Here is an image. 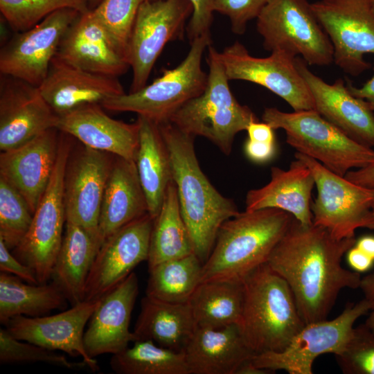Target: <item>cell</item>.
<instances>
[{
    "label": "cell",
    "instance_id": "6da1fadb",
    "mask_svg": "<svg viewBox=\"0 0 374 374\" xmlns=\"http://www.w3.org/2000/svg\"><path fill=\"white\" fill-rule=\"evenodd\" d=\"M355 238L337 240L324 228L294 217L267 265L287 282L305 324L327 319L340 291L359 287V273L341 260Z\"/></svg>",
    "mask_w": 374,
    "mask_h": 374
},
{
    "label": "cell",
    "instance_id": "7a4b0ae2",
    "mask_svg": "<svg viewBox=\"0 0 374 374\" xmlns=\"http://www.w3.org/2000/svg\"><path fill=\"white\" fill-rule=\"evenodd\" d=\"M159 127L170 154L172 179L194 253L204 264L222 224L240 212L233 200L220 194L202 170L195 152V136L170 121Z\"/></svg>",
    "mask_w": 374,
    "mask_h": 374
},
{
    "label": "cell",
    "instance_id": "3957f363",
    "mask_svg": "<svg viewBox=\"0 0 374 374\" xmlns=\"http://www.w3.org/2000/svg\"><path fill=\"white\" fill-rule=\"evenodd\" d=\"M292 218L286 211L268 208L240 212L224 222L203 264L200 283L242 282L253 270L267 262Z\"/></svg>",
    "mask_w": 374,
    "mask_h": 374
},
{
    "label": "cell",
    "instance_id": "277c9868",
    "mask_svg": "<svg viewBox=\"0 0 374 374\" xmlns=\"http://www.w3.org/2000/svg\"><path fill=\"white\" fill-rule=\"evenodd\" d=\"M242 284L238 326L246 344L256 355L283 350L305 326L288 284L267 262L249 274Z\"/></svg>",
    "mask_w": 374,
    "mask_h": 374
},
{
    "label": "cell",
    "instance_id": "5b68a950",
    "mask_svg": "<svg viewBox=\"0 0 374 374\" xmlns=\"http://www.w3.org/2000/svg\"><path fill=\"white\" fill-rule=\"evenodd\" d=\"M208 51L205 89L183 105L169 121L186 134L208 139L229 155L235 135L246 131L248 125L258 119L252 110L241 105L232 93L220 53L211 45Z\"/></svg>",
    "mask_w": 374,
    "mask_h": 374
},
{
    "label": "cell",
    "instance_id": "8992f818",
    "mask_svg": "<svg viewBox=\"0 0 374 374\" xmlns=\"http://www.w3.org/2000/svg\"><path fill=\"white\" fill-rule=\"evenodd\" d=\"M262 119L274 130H283L287 143L298 152L340 176L374 161L371 148L350 139L315 109L285 112L266 107Z\"/></svg>",
    "mask_w": 374,
    "mask_h": 374
},
{
    "label": "cell",
    "instance_id": "52a82bcc",
    "mask_svg": "<svg viewBox=\"0 0 374 374\" xmlns=\"http://www.w3.org/2000/svg\"><path fill=\"white\" fill-rule=\"evenodd\" d=\"M211 42V35L192 39L187 55L178 66L165 70L139 90L111 98L100 105L112 112H134L158 125L168 122L183 105L205 89L208 74L202 68V60Z\"/></svg>",
    "mask_w": 374,
    "mask_h": 374
},
{
    "label": "cell",
    "instance_id": "ba28073f",
    "mask_svg": "<svg viewBox=\"0 0 374 374\" xmlns=\"http://www.w3.org/2000/svg\"><path fill=\"white\" fill-rule=\"evenodd\" d=\"M256 28L267 51L300 57L308 65L334 62L332 43L308 0H269Z\"/></svg>",
    "mask_w": 374,
    "mask_h": 374
},
{
    "label": "cell",
    "instance_id": "9c48e42d",
    "mask_svg": "<svg viewBox=\"0 0 374 374\" xmlns=\"http://www.w3.org/2000/svg\"><path fill=\"white\" fill-rule=\"evenodd\" d=\"M71 136L60 131L55 166L47 188L33 215L30 229L13 255L35 273L39 284L46 283L64 236L66 211L64 179L72 143Z\"/></svg>",
    "mask_w": 374,
    "mask_h": 374
},
{
    "label": "cell",
    "instance_id": "30bf717a",
    "mask_svg": "<svg viewBox=\"0 0 374 374\" xmlns=\"http://www.w3.org/2000/svg\"><path fill=\"white\" fill-rule=\"evenodd\" d=\"M294 157L308 166L314 179L317 196L311 204L314 225L337 240L355 238L360 228L374 229V189L354 184L303 154L296 152Z\"/></svg>",
    "mask_w": 374,
    "mask_h": 374
},
{
    "label": "cell",
    "instance_id": "8fae6325",
    "mask_svg": "<svg viewBox=\"0 0 374 374\" xmlns=\"http://www.w3.org/2000/svg\"><path fill=\"white\" fill-rule=\"evenodd\" d=\"M368 311L369 305L364 299L356 303H349L332 320L305 324L283 350L256 354L252 362L269 373L283 370L290 374H312L317 357L342 352L352 336L355 322Z\"/></svg>",
    "mask_w": 374,
    "mask_h": 374
},
{
    "label": "cell",
    "instance_id": "7c38bea8",
    "mask_svg": "<svg viewBox=\"0 0 374 374\" xmlns=\"http://www.w3.org/2000/svg\"><path fill=\"white\" fill-rule=\"evenodd\" d=\"M333 47L334 62L357 76L370 67L364 59L374 54V12L371 0H319L311 3Z\"/></svg>",
    "mask_w": 374,
    "mask_h": 374
},
{
    "label": "cell",
    "instance_id": "4fadbf2b",
    "mask_svg": "<svg viewBox=\"0 0 374 374\" xmlns=\"http://www.w3.org/2000/svg\"><path fill=\"white\" fill-rule=\"evenodd\" d=\"M193 11L189 0H145L141 4L127 48V59L133 71L129 92L147 84L165 46L181 35Z\"/></svg>",
    "mask_w": 374,
    "mask_h": 374
},
{
    "label": "cell",
    "instance_id": "5bb4252c",
    "mask_svg": "<svg viewBox=\"0 0 374 374\" xmlns=\"http://www.w3.org/2000/svg\"><path fill=\"white\" fill-rule=\"evenodd\" d=\"M296 57L282 51L271 52L265 57H255L238 41L220 53L229 80H244L262 86L283 99L294 111L314 109Z\"/></svg>",
    "mask_w": 374,
    "mask_h": 374
},
{
    "label": "cell",
    "instance_id": "9a60e30c",
    "mask_svg": "<svg viewBox=\"0 0 374 374\" xmlns=\"http://www.w3.org/2000/svg\"><path fill=\"white\" fill-rule=\"evenodd\" d=\"M80 14L73 8L60 9L33 28L14 33L0 50L1 74L39 87L64 34Z\"/></svg>",
    "mask_w": 374,
    "mask_h": 374
},
{
    "label": "cell",
    "instance_id": "2e32d148",
    "mask_svg": "<svg viewBox=\"0 0 374 374\" xmlns=\"http://www.w3.org/2000/svg\"><path fill=\"white\" fill-rule=\"evenodd\" d=\"M111 154L82 145L71 148L64 179L66 220L98 240L103 195L114 158Z\"/></svg>",
    "mask_w": 374,
    "mask_h": 374
},
{
    "label": "cell",
    "instance_id": "e0dca14e",
    "mask_svg": "<svg viewBox=\"0 0 374 374\" xmlns=\"http://www.w3.org/2000/svg\"><path fill=\"white\" fill-rule=\"evenodd\" d=\"M154 218L149 213L125 224L100 245L89 271L84 300L100 299L149 256Z\"/></svg>",
    "mask_w": 374,
    "mask_h": 374
},
{
    "label": "cell",
    "instance_id": "ac0fdd59",
    "mask_svg": "<svg viewBox=\"0 0 374 374\" xmlns=\"http://www.w3.org/2000/svg\"><path fill=\"white\" fill-rule=\"evenodd\" d=\"M100 301V299L84 300L53 315L17 316L4 324L5 328L17 339L60 350L73 357H80L90 370L98 371L97 361L89 356L85 350L84 334L86 324Z\"/></svg>",
    "mask_w": 374,
    "mask_h": 374
},
{
    "label": "cell",
    "instance_id": "d6986e66",
    "mask_svg": "<svg viewBox=\"0 0 374 374\" xmlns=\"http://www.w3.org/2000/svg\"><path fill=\"white\" fill-rule=\"evenodd\" d=\"M57 116L39 87L0 75V150L17 148L43 132L55 128Z\"/></svg>",
    "mask_w": 374,
    "mask_h": 374
},
{
    "label": "cell",
    "instance_id": "ffe728a7",
    "mask_svg": "<svg viewBox=\"0 0 374 374\" xmlns=\"http://www.w3.org/2000/svg\"><path fill=\"white\" fill-rule=\"evenodd\" d=\"M296 66L313 98L314 109L350 139L374 147V112L363 99L353 96L342 78L332 84L325 82L300 57Z\"/></svg>",
    "mask_w": 374,
    "mask_h": 374
},
{
    "label": "cell",
    "instance_id": "44dd1931",
    "mask_svg": "<svg viewBox=\"0 0 374 374\" xmlns=\"http://www.w3.org/2000/svg\"><path fill=\"white\" fill-rule=\"evenodd\" d=\"M57 128L0 154V177L24 197L34 213L53 174L59 149Z\"/></svg>",
    "mask_w": 374,
    "mask_h": 374
},
{
    "label": "cell",
    "instance_id": "7402d4cb",
    "mask_svg": "<svg viewBox=\"0 0 374 374\" xmlns=\"http://www.w3.org/2000/svg\"><path fill=\"white\" fill-rule=\"evenodd\" d=\"M138 294V278L132 271L100 299L84 334L89 356L95 359L104 354L115 355L134 341L129 328Z\"/></svg>",
    "mask_w": 374,
    "mask_h": 374
},
{
    "label": "cell",
    "instance_id": "603a6c76",
    "mask_svg": "<svg viewBox=\"0 0 374 374\" xmlns=\"http://www.w3.org/2000/svg\"><path fill=\"white\" fill-rule=\"evenodd\" d=\"M39 88L57 116L85 105L101 104L125 93L117 77L86 71L57 55Z\"/></svg>",
    "mask_w": 374,
    "mask_h": 374
},
{
    "label": "cell",
    "instance_id": "cb8c5ba5",
    "mask_svg": "<svg viewBox=\"0 0 374 374\" xmlns=\"http://www.w3.org/2000/svg\"><path fill=\"white\" fill-rule=\"evenodd\" d=\"M56 55L86 71L117 78L130 67L91 9L71 24Z\"/></svg>",
    "mask_w": 374,
    "mask_h": 374
},
{
    "label": "cell",
    "instance_id": "d4e9b609",
    "mask_svg": "<svg viewBox=\"0 0 374 374\" xmlns=\"http://www.w3.org/2000/svg\"><path fill=\"white\" fill-rule=\"evenodd\" d=\"M103 109L98 103L80 107L58 116L55 128L90 148L134 161L139 147L138 122L114 119Z\"/></svg>",
    "mask_w": 374,
    "mask_h": 374
},
{
    "label": "cell",
    "instance_id": "484cf974",
    "mask_svg": "<svg viewBox=\"0 0 374 374\" xmlns=\"http://www.w3.org/2000/svg\"><path fill=\"white\" fill-rule=\"evenodd\" d=\"M182 352L189 374H237L256 355L236 324L221 328L197 326Z\"/></svg>",
    "mask_w": 374,
    "mask_h": 374
},
{
    "label": "cell",
    "instance_id": "4316f807",
    "mask_svg": "<svg viewBox=\"0 0 374 374\" xmlns=\"http://www.w3.org/2000/svg\"><path fill=\"white\" fill-rule=\"evenodd\" d=\"M314 186L311 171L300 159L292 161L287 170L273 166L269 183L247 192L245 211L277 208L303 224H312L311 195Z\"/></svg>",
    "mask_w": 374,
    "mask_h": 374
},
{
    "label": "cell",
    "instance_id": "83f0119b",
    "mask_svg": "<svg viewBox=\"0 0 374 374\" xmlns=\"http://www.w3.org/2000/svg\"><path fill=\"white\" fill-rule=\"evenodd\" d=\"M146 213L148 204L135 161L114 156L100 208V247L119 229Z\"/></svg>",
    "mask_w": 374,
    "mask_h": 374
},
{
    "label": "cell",
    "instance_id": "f1b7e54d",
    "mask_svg": "<svg viewBox=\"0 0 374 374\" xmlns=\"http://www.w3.org/2000/svg\"><path fill=\"white\" fill-rule=\"evenodd\" d=\"M196 327L188 302L170 303L145 295L132 331L134 341L151 340L160 346L182 351Z\"/></svg>",
    "mask_w": 374,
    "mask_h": 374
},
{
    "label": "cell",
    "instance_id": "f546056e",
    "mask_svg": "<svg viewBox=\"0 0 374 374\" xmlns=\"http://www.w3.org/2000/svg\"><path fill=\"white\" fill-rule=\"evenodd\" d=\"M99 248L84 229L66 222L51 279L71 305L84 301L87 279Z\"/></svg>",
    "mask_w": 374,
    "mask_h": 374
},
{
    "label": "cell",
    "instance_id": "4dcf8cb0",
    "mask_svg": "<svg viewBox=\"0 0 374 374\" xmlns=\"http://www.w3.org/2000/svg\"><path fill=\"white\" fill-rule=\"evenodd\" d=\"M139 147L135 157L139 178L154 219L161 208L166 190L172 180L171 161L159 125L138 116Z\"/></svg>",
    "mask_w": 374,
    "mask_h": 374
},
{
    "label": "cell",
    "instance_id": "1f68e13d",
    "mask_svg": "<svg viewBox=\"0 0 374 374\" xmlns=\"http://www.w3.org/2000/svg\"><path fill=\"white\" fill-rule=\"evenodd\" d=\"M67 300L57 286L51 283H24L12 274L0 273V322L3 325L12 317H36L53 310H64Z\"/></svg>",
    "mask_w": 374,
    "mask_h": 374
},
{
    "label": "cell",
    "instance_id": "d6a6232c",
    "mask_svg": "<svg viewBox=\"0 0 374 374\" xmlns=\"http://www.w3.org/2000/svg\"><path fill=\"white\" fill-rule=\"evenodd\" d=\"M194 253L193 242L183 219L173 179L166 190L159 213L154 219L150 237L148 269L161 262Z\"/></svg>",
    "mask_w": 374,
    "mask_h": 374
},
{
    "label": "cell",
    "instance_id": "836d02e7",
    "mask_svg": "<svg viewBox=\"0 0 374 374\" xmlns=\"http://www.w3.org/2000/svg\"><path fill=\"white\" fill-rule=\"evenodd\" d=\"M243 298L242 282L211 280L200 283L188 303L197 326L221 328L238 325Z\"/></svg>",
    "mask_w": 374,
    "mask_h": 374
},
{
    "label": "cell",
    "instance_id": "e575fe53",
    "mask_svg": "<svg viewBox=\"0 0 374 374\" xmlns=\"http://www.w3.org/2000/svg\"><path fill=\"white\" fill-rule=\"evenodd\" d=\"M203 262L193 253L148 269L146 294L176 303H188L201 282Z\"/></svg>",
    "mask_w": 374,
    "mask_h": 374
},
{
    "label": "cell",
    "instance_id": "d590c367",
    "mask_svg": "<svg viewBox=\"0 0 374 374\" xmlns=\"http://www.w3.org/2000/svg\"><path fill=\"white\" fill-rule=\"evenodd\" d=\"M110 366L118 374H189L184 354L151 340H136L112 355Z\"/></svg>",
    "mask_w": 374,
    "mask_h": 374
},
{
    "label": "cell",
    "instance_id": "8d00e7d4",
    "mask_svg": "<svg viewBox=\"0 0 374 374\" xmlns=\"http://www.w3.org/2000/svg\"><path fill=\"white\" fill-rule=\"evenodd\" d=\"M69 8L85 12L89 0H0V11L14 33L27 30L60 9Z\"/></svg>",
    "mask_w": 374,
    "mask_h": 374
},
{
    "label": "cell",
    "instance_id": "74e56055",
    "mask_svg": "<svg viewBox=\"0 0 374 374\" xmlns=\"http://www.w3.org/2000/svg\"><path fill=\"white\" fill-rule=\"evenodd\" d=\"M33 215L24 197L0 177V238L10 251L28 233Z\"/></svg>",
    "mask_w": 374,
    "mask_h": 374
},
{
    "label": "cell",
    "instance_id": "f35d334b",
    "mask_svg": "<svg viewBox=\"0 0 374 374\" xmlns=\"http://www.w3.org/2000/svg\"><path fill=\"white\" fill-rule=\"evenodd\" d=\"M145 1L101 0L96 7L92 9L127 61L131 33L139 10Z\"/></svg>",
    "mask_w": 374,
    "mask_h": 374
},
{
    "label": "cell",
    "instance_id": "ab89813d",
    "mask_svg": "<svg viewBox=\"0 0 374 374\" xmlns=\"http://www.w3.org/2000/svg\"><path fill=\"white\" fill-rule=\"evenodd\" d=\"M0 362L4 364L44 362L68 369L89 368L82 361H69L65 355L35 344L16 339L0 328Z\"/></svg>",
    "mask_w": 374,
    "mask_h": 374
},
{
    "label": "cell",
    "instance_id": "60d3db41",
    "mask_svg": "<svg viewBox=\"0 0 374 374\" xmlns=\"http://www.w3.org/2000/svg\"><path fill=\"white\" fill-rule=\"evenodd\" d=\"M346 374H374V334L362 324L354 328L345 348L335 355Z\"/></svg>",
    "mask_w": 374,
    "mask_h": 374
},
{
    "label": "cell",
    "instance_id": "b9f144b4",
    "mask_svg": "<svg viewBox=\"0 0 374 374\" xmlns=\"http://www.w3.org/2000/svg\"><path fill=\"white\" fill-rule=\"evenodd\" d=\"M269 0H216L214 11L226 16L231 30L238 35L246 31L247 24L256 19Z\"/></svg>",
    "mask_w": 374,
    "mask_h": 374
},
{
    "label": "cell",
    "instance_id": "7bdbcfd3",
    "mask_svg": "<svg viewBox=\"0 0 374 374\" xmlns=\"http://www.w3.org/2000/svg\"><path fill=\"white\" fill-rule=\"evenodd\" d=\"M189 1L193 8L187 28L190 40L202 35H210V28L215 12L214 4L216 0Z\"/></svg>",
    "mask_w": 374,
    "mask_h": 374
},
{
    "label": "cell",
    "instance_id": "ee69618b",
    "mask_svg": "<svg viewBox=\"0 0 374 374\" xmlns=\"http://www.w3.org/2000/svg\"><path fill=\"white\" fill-rule=\"evenodd\" d=\"M0 271L17 276L30 284H39L33 271L19 261L0 238Z\"/></svg>",
    "mask_w": 374,
    "mask_h": 374
},
{
    "label": "cell",
    "instance_id": "f6af8a7d",
    "mask_svg": "<svg viewBox=\"0 0 374 374\" xmlns=\"http://www.w3.org/2000/svg\"><path fill=\"white\" fill-rule=\"evenodd\" d=\"M244 150L249 159L257 163H263L273 159L276 148L275 142H259L247 139Z\"/></svg>",
    "mask_w": 374,
    "mask_h": 374
},
{
    "label": "cell",
    "instance_id": "bcb514c9",
    "mask_svg": "<svg viewBox=\"0 0 374 374\" xmlns=\"http://www.w3.org/2000/svg\"><path fill=\"white\" fill-rule=\"evenodd\" d=\"M359 288L362 290L371 311L364 324L374 334V271L362 278Z\"/></svg>",
    "mask_w": 374,
    "mask_h": 374
},
{
    "label": "cell",
    "instance_id": "7dc6e473",
    "mask_svg": "<svg viewBox=\"0 0 374 374\" xmlns=\"http://www.w3.org/2000/svg\"><path fill=\"white\" fill-rule=\"evenodd\" d=\"M346 253L348 263L355 271L358 273L367 271L373 265L374 260L355 245Z\"/></svg>",
    "mask_w": 374,
    "mask_h": 374
},
{
    "label": "cell",
    "instance_id": "c3c4849f",
    "mask_svg": "<svg viewBox=\"0 0 374 374\" xmlns=\"http://www.w3.org/2000/svg\"><path fill=\"white\" fill-rule=\"evenodd\" d=\"M274 130L267 123H260L258 121L251 122L246 130L248 139L267 143L275 142Z\"/></svg>",
    "mask_w": 374,
    "mask_h": 374
},
{
    "label": "cell",
    "instance_id": "681fc988",
    "mask_svg": "<svg viewBox=\"0 0 374 374\" xmlns=\"http://www.w3.org/2000/svg\"><path fill=\"white\" fill-rule=\"evenodd\" d=\"M344 177L359 186L374 189V161L365 167L348 171Z\"/></svg>",
    "mask_w": 374,
    "mask_h": 374
},
{
    "label": "cell",
    "instance_id": "f907efd6",
    "mask_svg": "<svg viewBox=\"0 0 374 374\" xmlns=\"http://www.w3.org/2000/svg\"><path fill=\"white\" fill-rule=\"evenodd\" d=\"M346 84L353 96L364 100L374 112V75L360 87H354L349 82Z\"/></svg>",
    "mask_w": 374,
    "mask_h": 374
},
{
    "label": "cell",
    "instance_id": "816d5d0a",
    "mask_svg": "<svg viewBox=\"0 0 374 374\" xmlns=\"http://www.w3.org/2000/svg\"><path fill=\"white\" fill-rule=\"evenodd\" d=\"M357 247L374 260V236L364 235L355 242Z\"/></svg>",
    "mask_w": 374,
    "mask_h": 374
},
{
    "label": "cell",
    "instance_id": "f5cc1de1",
    "mask_svg": "<svg viewBox=\"0 0 374 374\" xmlns=\"http://www.w3.org/2000/svg\"><path fill=\"white\" fill-rule=\"evenodd\" d=\"M101 0H89L90 9H93L100 3Z\"/></svg>",
    "mask_w": 374,
    "mask_h": 374
},
{
    "label": "cell",
    "instance_id": "db71d44e",
    "mask_svg": "<svg viewBox=\"0 0 374 374\" xmlns=\"http://www.w3.org/2000/svg\"><path fill=\"white\" fill-rule=\"evenodd\" d=\"M371 4L372 10L374 12V0H371Z\"/></svg>",
    "mask_w": 374,
    "mask_h": 374
},
{
    "label": "cell",
    "instance_id": "11a10c76",
    "mask_svg": "<svg viewBox=\"0 0 374 374\" xmlns=\"http://www.w3.org/2000/svg\"><path fill=\"white\" fill-rule=\"evenodd\" d=\"M373 210L374 211V200H373Z\"/></svg>",
    "mask_w": 374,
    "mask_h": 374
}]
</instances>
